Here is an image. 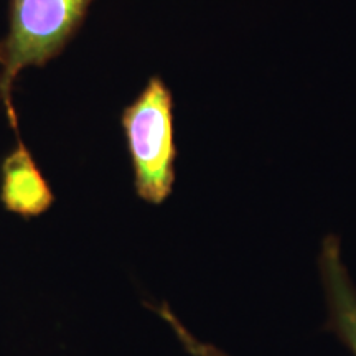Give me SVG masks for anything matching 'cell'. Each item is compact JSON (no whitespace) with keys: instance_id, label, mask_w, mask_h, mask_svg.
Segmentation results:
<instances>
[{"instance_id":"1","label":"cell","mask_w":356,"mask_h":356,"mask_svg":"<svg viewBox=\"0 0 356 356\" xmlns=\"http://www.w3.org/2000/svg\"><path fill=\"white\" fill-rule=\"evenodd\" d=\"M92 0H12L8 32L0 42V97L15 134L12 89L20 71L60 55L78 32Z\"/></svg>"},{"instance_id":"2","label":"cell","mask_w":356,"mask_h":356,"mask_svg":"<svg viewBox=\"0 0 356 356\" xmlns=\"http://www.w3.org/2000/svg\"><path fill=\"white\" fill-rule=\"evenodd\" d=\"M139 198L160 204L175 184L177 147L173 139V99L165 83L154 76L122 114Z\"/></svg>"},{"instance_id":"3","label":"cell","mask_w":356,"mask_h":356,"mask_svg":"<svg viewBox=\"0 0 356 356\" xmlns=\"http://www.w3.org/2000/svg\"><path fill=\"white\" fill-rule=\"evenodd\" d=\"M320 277L327 297L328 320L325 328L356 356V287L340 256L337 236H327L318 257Z\"/></svg>"},{"instance_id":"4","label":"cell","mask_w":356,"mask_h":356,"mask_svg":"<svg viewBox=\"0 0 356 356\" xmlns=\"http://www.w3.org/2000/svg\"><path fill=\"white\" fill-rule=\"evenodd\" d=\"M0 200L8 211L25 218L43 215L53 204L50 186L20 140L2 165Z\"/></svg>"},{"instance_id":"5","label":"cell","mask_w":356,"mask_h":356,"mask_svg":"<svg viewBox=\"0 0 356 356\" xmlns=\"http://www.w3.org/2000/svg\"><path fill=\"white\" fill-rule=\"evenodd\" d=\"M154 310L157 312L160 317L165 320L168 325H170V327L173 328V332L177 333L178 340L181 341L184 348L188 351L190 355H193V356H228L225 353V351L218 350L216 346L203 343V341L197 340V338H195L188 330H186L184 325L178 322L175 314H173V312L168 309V305L157 307V309H154Z\"/></svg>"}]
</instances>
